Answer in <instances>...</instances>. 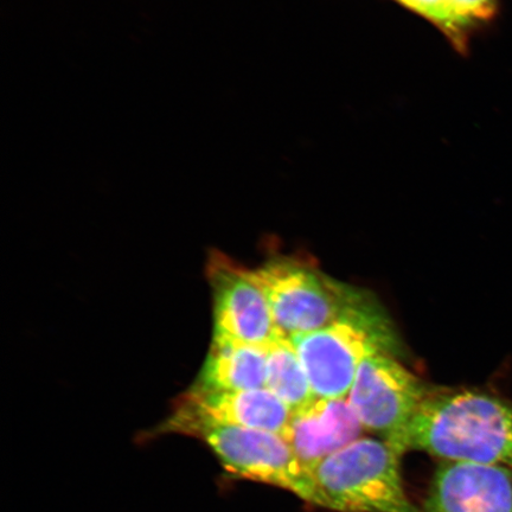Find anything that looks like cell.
Here are the masks:
<instances>
[{"mask_svg":"<svg viewBox=\"0 0 512 512\" xmlns=\"http://www.w3.org/2000/svg\"><path fill=\"white\" fill-rule=\"evenodd\" d=\"M424 512H512V469L446 462L428 492Z\"/></svg>","mask_w":512,"mask_h":512,"instance_id":"8","label":"cell"},{"mask_svg":"<svg viewBox=\"0 0 512 512\" xmlns=\"http://www.w3.org/2000/svg\"><path fill=\"white\" fill-rule=\"evenodd\" d=\"M181 400L221 424L285 435L292 411L267 388L209 390L194 387Z\"/></svg>","mask_w":512,"mask_h":512,"instance_id":"10","label":"cell"},{"mask_svg":"<svg viewBox=\"0 0 512 512\" xmlns=\"http://www.w3.org/2000/svg\"><path fill=\"white\" fill-rule=\"evenodd\" d=\"M266 388L286 403L292 413L316 399L290 338L281 337L268 347Z\"/></svg>","mask_w":512,"mask_h":512,"instance_id":"12","label":"cell"},{"mask_svg":"<svg viewBox=\"0 0 512 512\" xmlns=\"http://www.w3.org/2000/svg\"><path fill=\"white\" fill-rule=\"evenodd\" d=\"M446 462L512 469V403L478 390H428L406 430L388 443Z\"/></svg>","mask_w":512,"mask_h":512,"instance_id":"1","label":"cell"},{"mask_svg":"<svg viewBox=\"0 0 512 512\" xmlns=\"http://www.w3.org/2000/svg\"><path fill=\"white\" fill-rule=\"evenodd\" d=\"M207 271L214 298L213 339L270 347L284 337L274 323L264 292L249 277L247 268L214 252Z\"/></svg>","mask_w":512,"mask_h":512,"instance_id":"7","label":"cell"},{"mask_svg":"<svg viewBox=\"0 0 512 512\" xmlns=\"http://www.w3.org/2000/svg\"><path fill=\"white\" fill-rule=\"evenodd\" d=\"M427 392L418 377L380 349L362 362L348 401L364 430L381 433L390 443L406 430Z\"/></svg>","mask_w":512,"mask_h":512,"instance_id":"6","label":"cell"},{"mask_svg":"<svg viewBox=\"0 0 512 512\" xmlns=\"http://www.w3.org/2000/svg\"><path fill=\"white\" fill-rule=\"evenodd\" d=\"M248 273L264 292L274 323L284 337L323 329L341 320L374 323L360 294L304 262L277 259Z\"/></svg>","mask_w":512,"mask_h":512,"instance_id":"3","label":"cell"},{"mask_svg":"<svg viewBox=\"0 0 512 512\" xmlns=\"http://www.w3.org/2000/svg\"><path fill=\"white\" fill-rule=\"evenodd\" d=\"M268 347L213 339L196 387L209 390L266 388Z\"/></svg>","mask_w":512,"mask_h":512,"instance_id":"11","label":"cell"},{"mask_svg":"<svg viewBox=\"0 0 512 512\" xmlns=\"http://www.w3.org/2000/svg\"><path fill=\"white\" fill-rule=\"evenodd\" d=\"M156 433H176L201 440L230 475L275 486L307 503L332 510L315 475L300 462L283 435L221 424L181 399Z\"/></svg>","mask_w":512,"mask_h":512,"instance_id":"2","label":"cell"},{"mask_svg":"<svg viewBox=\"0 0 512 512\" xmlns=\"http://www.w3.org/2000/svg\"><path fill=\"white\" fill-rule=\"evenodd\" d=\"M454 41L463 42L465 31L494 16L496 0H450Z\"/></svg>","mask_w":512,"mask_h":512,"instance_id":"13","label":"cell"},{"mask_svg":"<svg viewBox=\"0 0 512 512\" xmlns=\"http://www.w3.org/2000/svg\"><path fill=\"white\" fill-rule=\"evenodd\" d=\"M290 339L316 399H348L362 362L382 349L374 324L356 320H341Z\"/></svg>","mask_w":512,"mask_h":512,"instance_id":"5","label":"cell"},{"mask_svg":"<svg viewBox=\"0 0 512 512\" xmlns=\"http://www.w3.org/2000/svg\"><path fill=\"white\" fill-rule=\"evenodd\" d=\"M396 2L437 24L454 40L450 0H396Z\"/></svg>","mask_w":512,"mask_h":512,"instance_id":"14","label":"cell"},{"mask_svg":"<svg viewBox=\"0 0 512 512\" xmlns=\"http://www.w3.org/2000/svg\"><path fill=\"white\" fill-rule=\"evenodd\" d=\"M399 454L387 441L360 438L313 469L337 512H420L403 488Z\"/></svg>","mask_w":512,"mask_h":512,"instance_id":"4","label":"cell"},{"mask_svg":"<svg viewBox=\"0 0 512 512\" xmlns=\"http://www.w3.org/2000/svg\"><path fill=\"white\" fill-rule=\"evenodd\" d=\"M363 430L348 399H315L292 413L284 438L313 472L323 460L360 439Z\"/></svg>","mask_w":512,"mask_h":512,"instance_id":"9","label":"cell"}]
</instances>
